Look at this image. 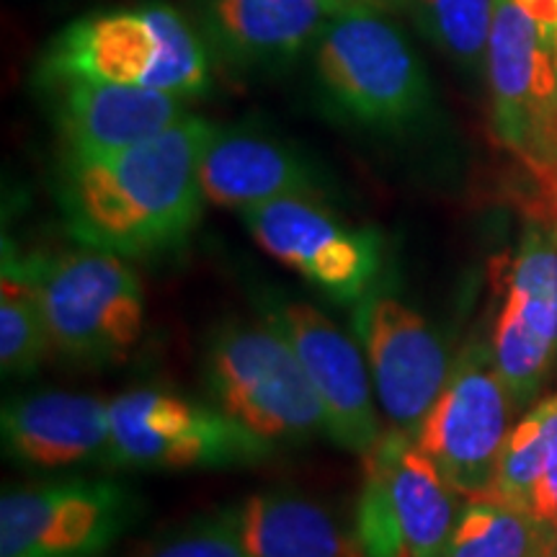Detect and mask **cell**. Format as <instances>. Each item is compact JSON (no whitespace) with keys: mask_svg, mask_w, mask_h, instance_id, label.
<instances>
[{"mask_svg":"<svg viewBox=\"0 0 557 557\" xmlns=\"http://www.w3.org/2000/svg\"><path fill=\"white\" fill-rule=\"evenodd\" d=\"M351 325L389 429L416 438L451 372L442 336L406 299L380 284L354 305Z\"/></svg>","mask_w":557,"mask_h":557,"instance_id":"4fadbf2b","label":"cell"},{"mask_svg":"<svg viewBox=\"0 0 557 557\" xmlns=\"http://www.w3.org/2000/svg\"><path fill=\"white\" fill-rule=\"evenodd\" d=\"M52 354L39 292V256L3 243L0 284V367L5 377H29Z\"/></svg>","mask_w":557,"mask_h":557,"instance_id":"ffe728a7","label":"cell"},{"mask_svg":"<svg viewBox=\"0 0 557 557\" xmlns=\"http://www.w3.org/2000/svg\"><path fill=\"white\" fill-rule=\"evenodd\" d=\"M485 73L498 139L557 197V0H496Z\"/></svg>","mask_w":557,"mask_h":557,"instance_id":"277c9868","label":"cell"},{"mask_svg":"<svg viewBox=\"0 0 557 557\" xmlns=\"http://www.w3.org/2000/svg\"><path fill=\"white\" fill-rule=\"evenodd\" d=\"M243 225L271 259L297 271L336 305H357L377 284L382 238L312 197H284L243 209Z\"/></svg>","mask_w":557,"mask_h":557,"instance_id":"8fae6325","label":"cell"},{"mask_svg":"<svg viewBox=\"0 0 557 557\" xmlns=\"http://www.w3.org/2000/svg\"><path fill=\"white\" fill-rule=\"evenodd\" d=\"M364 459L354 537L364 557H444L457 527V493L413 436L382 431Z\"/></svg>","mask_w":557,"mask_h":557,"instance_id":"ba28073f","label":"cell"},{"mask_svg":"<svg viewBox=\"0 0 557 557\" xmlns=\"http://www.w3.org/2000/svg\"><path fill=\"white\" fill-rule=\"evenodd\" d=\"M508 393L491 346H470L423 418L416 444L465 500L491 498L508 431Z\"/></svg>","mask_w":557,"mask_h":557,"instance_id":"9c48e42d","label":"cell"},{"mask_svg":"<svg viewBox=\"0 0 557 557\" xmlns=\"http://www.w3.org/2000/svg\"><path fill=\"white\" fill-rule=\"evenodd\" d=\"M205 199L225 209H250L284 197L320 199L323 181L297 148L261 129L218 127L209 132L199 163Z\"/></svg>","mask_w":557,"mask_h":557,"instance_id":"e0dca14e","label":"cell"},{"mask_svg":"<svg viewBox=\"0 0 557 557\" xmlns=\"http://www.w3.org/2000/svg\"><path fill=\"white\" fill-rule=\"evenodd\" d=\"M214 124L197 114L163 135L109 152L65 156L58 205L81 246L122 259H152L189 240L205 209L199 163Z\"/></svg>","mask_w":557,"mask_h":557,"instance_id":"6da1fadb","label":"cell"},{"mask_svg":"<svg viewBox=\"0 0 557 557\" xmlns=\"http://www.w3.org/2000/svg\"><path fill=\"white\" fill-rule=\"evenodd\" d=\"M248 557H364L354 529L302 493L261 491L235 506Z\"/></svg>","mask_w":557,"mask_h":557,"instance_id":"d6986e66","label":"cell"},{"mask_svg":"<svg viewBox=\"0 0 557 557\" xmlns=\"http://www.w3.org/2000/svg\"><path fill=\"white\" fill-rule=\"evenodd\" d=\"M39 292L52 351L73 364H120L143 338V278L122 256L96 248L39 256Z\"/></svg>","mask_w":557,"mask_h":557,"instance_id":"52a82bcc","label":"cell"},{"mask_svg":"<svg viewBox=\"0 0 557 557\" xmlns=\"http://www.w3.org/2000/svg\"><path fill=\"white\" fill-rule=\"evenodd\" d=\"M111 438L103 465L116 470H225L274 455L225 410L163 387H135L109 403Z\"/></svg>","mask_w":557,"mask_h":557,"instance_id":"8992f818","label":"cell"},{"mask_svg":"<svg viewBox=\"0 0 557 557\" xmlns=\"http://www.w3.org/2000/svg\"><path fill=\"white\" fill-rule=\"evenodd\" d=\"M261 318L292 346L325 410V434L341 449L367 455L382 436L377 395L359 341L305 299L267 289Z\"/></svg>","mask_w":557,"mask_h":557,"instance_id":"7c38bea8","label":"cell"},{"mask_svg":"<svg viewBox=\"0 0 557 557\" xmlns=\"http://www.w3.org/2000/svg\"><path fill=\"white\" fill-rule=\"evenodd\" d=\"M410 16L431 45L465 73H478L487 58L496 0H406Z\"/></svg>","mask_w":557,"mask_h":557,"instance_id":"7402d4cb","label":"cell"},{"mask_svg":"<svg viewBox=\"0 0 557 557\" xmlns=\"http://www.w3.org/2000/svg\"><path fill=\"white\" fill-rule=\"evenodd\" d=\"M444 557H557V534L529 508L478 498L459 511Z\"/></svg>","mask_w":557,"mask_h":557,"instance_id":"44dd1931","label":"cell"},{"mask_svg":"<svg viewBox=\"0 0 557 557\" xmlns=\"http://www.w3.org/2000/svg\"><path fill=\"white\" fill-rule=\"evenodd\" d=\"M3 447L26 470H62L107 459L109 403L90 393L41 389L5 403Z\"/></svg>","mask_w":557,"mask_h":557,"instance_id":"ac0fdd59","label":"cell"},{"mask_svg":"<svg viewBox=\"0 0 557 557\" xmlns=\"http://www.w3.org/2000/svg\"><path fill=\"white\" fill-rule=\"evenodd\" d=\"M529 511L557 534V459L549 465L529 498Z\"/></svg>","mask_w":557,"mask_h":557,"instance_id":"d4e9b609","label":"cell"},{"mask_svg":"<svg viewBox=\"0 0 557 557\" xmlns=\"http://www.w3.org/2000/svg\"><path fill=\"white\" fill-rule=\"evenodd\" d=\"M207 387L214 406L271 447L325 434V410L297 354L267 320H227L209 336Z\"/></svg>","mask_w":557,"mask_h":557,"instance_id":"5b68a950","label":"cell"},{"mask_svg":"<svg viewBox=\"0 0 557 557\" xmlns=\"http://www.w3.org/2000/svg\"><path fill=\"white\" fill-rule=\"evenodd\" d=\"M325 5L333 11V16L336 13H346V11H393V9H400V5H406V0H325Z\"/></svg>","mask_w":557,"mask_h":557,"instance_id":"484cf974","label":"cell"},{"mask_svg":"<svg viewBox=\"0 0 557 557\" xmlns=\"http://www.w3.org/2000/svg\"><path fill=\"white\" fill-rule=\"evenodd\" d=\"M52 114L67 156H109L163 135L189 114L186 99L163 90L90 78H47Z\"/></svg>","mask_w":557,"mask_h":557,"instance_id":"9a60e30c","label":"cell"},{"mask_svg":"<svg viewBox=\"0 0 557 557\" xmlns=\"http://www.w3.org/2000/svg\"><path fill=\"white\" fill-rule=\"evenodd\" d=\"M209 54L233 70H278L315 47L333 11L325 0H191Z\"/></svg>","mask_w":557,"mask_h":557,"instance_id":"2e32d148","label":"cell"},{"mask_svg":"<svg viewBox=\"0 0 557 557\" xmlns=\"http://www.w3.org/2000/svg\"><path fill=\"white\" fill-rule=\"evenodd\" d=\"M39 75L122 83L189 101L212 86V54L184 13L145 0L73 21L50 41Z\"/></svg>","mask_w":557,"mask_h":557,"instance_id":"7a4b0ae2","label":"cell"},{"mask_svg":"<svg viewBox=\"0 0 557 557\" xmlns=\"http://www.w3.org/2000/svg\"><path fill=\"white\" fill-rule=\"evenodd\" d=\"M312 62L323 101L361 129L406 132L431 107L416 47L380 11L336 13L312 47Z\"/></svg>","mask_w":557,"mask_h":557,"instance_id":"3957f363","label":"cell"},{"mask_svg":"<svg viewBox=\"0 0 557 557\" xmlns=\"http://www.w3.org/2000/svg\"><path fill=\"white\" fill-rule=\"evenodd\" d=\"M143 508V498L114 480L13 487L0 500V557H101Z\"/></svg>","mask_w":557,"mask_h":557,"instance_id":"30bf717a","label":"cell"},{"mask_svg":"<svg viewBox=\"0 0 557 557\" xmlns=\"http://www.w3.org/2000/svg\"><path fill=\"white\" fill-rule=\"evenodd\" d=\"M491 351L511 400H532L557 359V233L527 230L508 261Z\"/></svg>","mask_w":557,"mask_h":557,"instance_id":"5bb4252c","label":"cell"},{"mask_svg":"<svg viewBox=\"0 0 557 557\" xmlns=\"http://www.w3.org/2000/svg\"><path fill=\"white\" fill-rule=\"evenodd\" d=\"M557 459V395L542 400L506 438L493 496L529 508L534 485Z\"/></svg>","mask_w":557,"mask_h":557,"instance_id":"603a6c76","label":"cell"},{"mask_svg":"<svg viewBox=\"0 0 557 557\" xmlns=\"http://www.w3.org/2000/svg\"><path fill=\"white\" fill-rule=\"evenodd\" d=\"M137 557H248V553L238 532L235 506H227L158 534Z\"/></svg>","mask_w":557,"mask_h":557,"instance_id":"cb8c5ba5","label":"cell"}]
</instances>
